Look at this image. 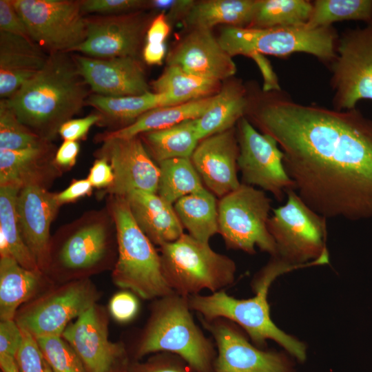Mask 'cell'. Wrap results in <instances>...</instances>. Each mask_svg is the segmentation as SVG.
Returning <instances> with one entry per match:
<instances>
[{
  "label": "cell",
  "mask_w": 372,
  "mask_h": 372,
  "mask_svg": "<svg viewBox=\"0 0 372 372\" xmlns=\"http://www.w3.org/2000/svg\"><path fill=\"white\" fill-rule=\"evenodd\" d=\"M284 154L294 190L326 218L372 220V118L294 101L282 89L262 91L247 113Z\"/></svg>",
  "instance_id": "cell-1"
},
{
  "label": "cell",
  "mask_w": 372,
  "mask_h": 372,
  "mask_svg": "<svg viewBox=\"0 0 372 372\" xmlns=\"http://www.w3.org/2000/svg\"><path fill=\"white\" fill-rule=\"evenodd\" d=\"M70 54H49L39 73L6 99L19 119L46 141L56 137L91 94Z\"/></svg>",
  "instance_id": "cell-2"
},
{
  "label": "cell",
  "mask_w": 372,
  "mask_h": 372,
  "mask_svg": "<svg viewBox=\"0 0 372 372\" xmlns=\"http://www.w3.org/2000/svg\"><path fill=\"white\" fill-rule=\"evenodd\" d=\"M329 262V258L326 254L302 265L291 264L273 256L253 280L254 297L238 299L221 290L209 295L199 293L189 296V304L192 311L203 320L227 319L244 329L256 346L262 347L267 340H272L298 360L304 362L307 358L305 345L278 328L271 318L267 300L269 289L272 282L285 273Z\"/></svg>",
  "instance_id": "cell-3"
},
{
  "label": "cell",
  "mask_w": 372,
  "mask_h": 372,
  "mask_svg": "<svg viewBox=\"0 0 372 372\" xmlns=\"http://www.w3.org/2000/svg\"><path fill=\"white\" fill-rule=\"evenodd\" d=\"M139 339L136 355L168 352L185 360L196 372H214L215 343L196 324L188 297L174 291L157 298Z\"/></svg>",
  "instance_id": "cell-4"
},
{
  "label": "cell",
  "mask_w": 372,
  "mask_h": 372,
  "mask_svg": "<svg viewBox=\"0 0 372 372\" xmlns=\"http://www.w3.org/2000/svg\"><path fill=\"white\" fill-rule=\"evenodd\" d=\"M107 209L116 231L118 256L112 272L114 282L145 300L174 292L164 278L160 254L136 223L125 198L109 196Z\"/></svg>",
  "instance_id": "cell-5"
},
{
  "label": "cell",
  "mask_w": 372,
  "mask_h": 372,
  "mask_svg": "<svg viewBox=\"0 0 372 372\" xmlns=\"http://www.w3.org/2000/svg\"><path fill=\"white\" fill-rule=\"evenodd\" d=\"M338 37L332 25L318 28H309L306 25L271 28L226 26L218 40L231 56L287 57L304 52L316 56L329 67L337 55Z\"/></svg>",
  "instance_id": "cell-6"
},
{
  "label": "cell",
  "mask_w": 372,
  "mask_h": 372,
  "mask_svg": "<svg viewBox=\"0 0 372 372\" xmlns=\"http://www.w3.org/2000/svg\"><path fill=\"white\" fill-rule=\"evenodd\" d=\"M160 256L167 285L184 297L224 290L235 280L236 262L189 234L160 247Z\"/></svg>",
  "instance_id": "cell-7"
},
{
  "label": "cell",
  "mask_w": 372,
  "mask_h": 372,
  "mask_svg": "<svg viewBox=\"0 0 372 372\" xmlns=\"http://www.w3.org/2000/svg\"><path fill=\"white\" fill-rule=\"evenodd\" d=\"M271 200L254 187L241 183L218 202V234L229 249L253 254L256 247L276 256V242L267 223Z\"/></svg>",
  "instance_id": "cell-8"
},
{
  "label": "cell",
  "mask_w": 372,
  "mask_h": 372,
  "mask_svg": "<svg viewBox=\"0 0 372 372\" xmlns=\"http://www.w3.org/2000/svg\"><path fill=\"white\" fill-rule=\"evenodd\" d=\"M287 203L273 209L267 227L277 249L276 256L293 265L310 262L327 250V218L311 209L294 189Z\"/></svg>",
  "instance_id": "cell-9"
},
{
  "label": "cell",
  "mask_w": 372,
  "mask_h": 372,
  "mask_svg": "<svg viewBox=\"0 0 372 372\" xmlns=\"http://www.w3.org/2000/svg\"><path fill=\"white\" fill-rule=\"evenodd\" d=\"M32 41L48 54L67 52L87 37L81 0H13Z\"/></svg>",
  "instance_id": "cell-10"
},
{
  "label": "cell",
  "mask_w": 372,
  "mask_h": 372,
  "mask_svg": "<svg viewBox=\"0 0 372 372\" xmlns=\"http://www.w3.org/2000/svg\"><path fill=\"white\" fill-rule=\"evenodd\" d=\"M336 53L329 66L333 108L348 110L362 99L372 101V21L342 32Z\"/></svg>",
  "instance_id": "cell-11"
},
{
  "label": "cell",
  "mask_w": 372,
  "mask_h": 372,
  "mask_svg": "<svg viewBox=\"0 0 372 372\" xmlns=\"http://www.w3.org/2000/svg\"><path fill=\"white\" fill-rule=\"evenodd\" d=\"M115 223L107 209L92 210L59 229L55 265L70 271H83L101 265L110 254ZM50 268V267H49Z\"/></svg>",
  "instance_id": "cell-12"
},
{
  "label": "cell",
  "mask_w": 372,
  "mask_h": 372,
  "mask_svg": "<svg viewBox=\"0 0 372 372\" xmlns=\"http://www.w3.org/2000/svg\"><path fill=\"white\" fill-rule=\"evenodd\" d=\"M237 124L238 168L242 183L258 186L282 201L287 190L294 189V183L285 168L284 154L278 143L257 131L245 116Z\"/></svg>",
  "instance_id": "cell-13"
},
{
  "label": "cell",
  "mask_w": 372,
  "mask_h": 372,
  "mask_svg": "<svg viewBox=\"0 0 372 372\" xmlns=\"http://www.w3.org/2000/svg\"><path fill=\"white\" fill-rule=\"evenodd\" d=\"M96 298L90 281L72 282L31 304L16 322L35 338L62 336L69 322L95 305Z\"/></svg>",
  "instance_id": "cell-14"
},
{
  "label": "cell",
  "mask_w": 372,
  "mask_h": 372,
  "mask_svg": "<svg viewBox=\"0 0 372 372\" xmlns=\"http://www.w3.org/2000/svg\"><path fill=\"white\" fill-rule=\"evenodd\" d=\"M200 319L216 348L214 372H296L285 355L253 345L234 322Z\"/></svg>",
  "instance_id": "cell-15"
},
{
  "label": "cell",
  "mask_w": 372,
  "mask_h": 372,
  "mask_svg": "<svg viewBox=\"0 0 372 372\" xmlns=\"http://www.w3.org/2000/svg\"><path fill=\"white\" fill-rule=\"evenodd\" d=\"M97 158H105L114 174L112 184L105 189L109 196L125 197L134 190L157 193L160 170L141 137L103 140Z\"/></svg>",
  "instance_id": "cell-16"
},
{
  "label": "cell",
  "mask_w": 372,
  "mask_h": 372,
  "mask_svg": "<svg viewBox=\"0 0 372 372\" xmlns=\"http://www.w3.org/2000/svg\"><path fill=\"white\" fill-rule=\"evenodd\" d=\"M147 19L142 11L87 16L86 39L72 52L100 59L136 57L149 27Z\"/></svg>",
  "instance_id": "cell-17"
},
{
  "label": "cell",
  "mask_w": 372,
  "mask_h": 372,
  "mask_svg": "<svg viewBox=\"0 0 372 372\" xmlns=\"http://www.w3.org/2000/svg\"><path fill=\"white\" fill-rule=\"evenodd\" d=\"M72 55L79 74L94 94L120 97L149 91L144 69L137 57L100 59Z\"/></svg>",
  "instance_id": "cell-18"
},
{
  "label": "cell",
  "mask_w": 372,
  "mask_h": 372,
  "mask_svg": "<svg viewBox=\"0 0 372 372\" xmlns=\"http://www.w3.org/2000/svg\"><path fill=\"white\" fill-rule=\"evenodd\" d=\"M238 154L234 127L200 141L190 159L205 187L221 198L241 185L237 174Z\"/></svg>",
  "instance_id": "cell-19"
},
{
  "label": "cell",
  "mask_w": 372,
  "mask_h": 372,
  "mask_svg": "<svg viewBox=\"0 0 372 372\" xmlns=\"http://www.w3.org/2000/svg\"><path fill=\"white\" fill-rule=\"evenodd\" d=\"M60 207L56 193L42 187H24L17 195V211L21 235L42 272L49 269L50 225Z\"/></svg>",
  "instance_id": "cell-20"
},
{
  "label": "cell",
  "mask_w": 372,
  "mask_h": 372,
  "mask_svg": "<svg viewBox=\"0 0 372 372\" xmlns=\"http://www.w3.org/2000/svg\"><path fill=\"white\" fill-rule=\"evenodd\" d=\"M167 65L197 76L220 81L235 74L236 66L211 30L194 28L172 50Z\"/></svg>",
  "instance_id": "cell-21"
},
{
  "label": "cell",
  "mask_w": 372,
  "mask_h": 372,
  "mask_svg": "<svg viewBox=\"0 0 372 372\" xmlns=\"http://www.w3.org/2000/svg\"><path fill=\"white\" fill-rule=\"evenodd\" d=\"M62 336L79 356L87 372H110L125 353L123 345L108 339L107 326L95 305L70 324Z\"/></svg>",
  "instance_id": "cell-22"
},
{
  "label": "cell",
  "mask_w": 372,
  "mask_h": 372,
  "mask_svg": "<svg viewBox=\"0 0 372 372\" xmlns=\"http://www.w3.org/2000/svg\"><path fill=\"white\" fill-rule=\"evenodd\" d=\"M56 152L50 141L21 149H0V187L48 189L61 173L55 163Z\"/></svg>",
  "instance_id": "cell-23"
},
{
  "label": "cell",
  "mask_w": 372,
  "mask_h": 372,
  "mask_svg": "<svg viewBox=\"0 0 372 372\" xmlns=\"http://www.w3.org/2000/svg\"><path fill=\"white\" fill-rule=\"evenodd\" d=\"M49 54L34 42L0 31V97L8 99L45 66Z\"/></svg>",
  "instance_id": "cell-24"
},
{
  "label": "cell",
  "mask_w": 372,
  "mask_h": 372,
  "mask_svg": "<svg viewBox=\"0 0 372 372\" xmlns=\"http://www.w3.org/2000/svg\"><path fill=\"white\" fill-rule=\"evenodd\" d=\"M124 198L136 223L154 245L161 247L184 234L174 205L157 193L134 190Z\"/></svg>",
  "instance_id": "cell-25"
},
{
  "label": "cell",
  "mask_w": 372,
  "mask_h": 372,
  "mask_svg": "<svg viewBox=\"0 0 372 372\" xmlns=\"http://www.w3.org/2000/svg\"><path fill=\"white\" fill-rule=\"evenodd\" d=\"M214 95L185 103L154 108L136 119L132 123L96 136L101 142L111 138H132L142 134L167 128L183 121L201 116L213 101Z\"/></svg>",
  "instance_id": "cell-26"
},
{
  "label": "cell",
  "mask_w": 372,
  "mask_h": 372,
  "mask_svg": "<svg viewBox=\"0 0 372 372\" xmlns=\"http://www.w3.org/2000/svg\"><path fill=\"white\" fill-rule=\"evenodd\" d=\"M247 89L238 82H231L214 95L211 105L196 119L199 141L232 127L245 116L248 107Z\"/></svg>",
  "instance_id": "cell-27"
},
{
  "label": "cell",
  "mask_w": 372,
  "mask_h": 372,
  "mask_svg": "<svg viewBox=\"0 0 372 372\" xmlns=\"http://www.w3.org/2000/svg\"><path fill=\"white\" fill-rule=\"evenodd\" d=\"M41 271L22 267L12 256L0 258V318L14 320L17 308L41 287Z\"/></svg>",
  "instance_id": "cell-28"
},
{
  "label": "cell",
  "mask_w": 372,
  "mask_h": 372,
  "mask_svg": "<svg viewBox=\"0 0 372 372\" xmlns=\"http://www.w3.org/2000/svg\"><path fill=\"white\" fill-rule=\"evenodd\" d=\"M86 105L93 107L100 114L99 124H123V127L145 112L158 107L169 106V104L166 94L149 91L141 95L120 97L92 93L89 96Z\"/></svg>",
  "instance_id": "cell-29"
},
{
  "label": "cell",
  "mask_w": 372,
  "mask_h": 372,
  "mask_svg": "<svg viewBox=\"0 0 372 372\" xmlns=\"http://www.w3.org/2000/svg\"><path fill=\"white\" fill-rule=\"evenodd\" d=\"M256 0H209L194 3L185 16L193 29H208L218 24L248 28L253 19Z\"/></svg>",
  "instance_id": "cell-30"
},
{
  "label": "cell",
  "mask_w": 372,
  "mask_h": 372,
  "mask_svg": "<svg viewBox=\"0 0 372 372\" xmlns=\"http://www.w3.org/2000/svg\"><path fill=\"white\" fill-rule=\"evenodd\" d=\"M196 119L187 120L139 136L157 164L169 159L190 158L200 141L196 132Z\"/></svg>",
  "instance_id": "cell-31"
},
{
  "label": "cell",
  "mask_w": 372,
  "mask_h": 372,
  "mask_svg": "<svg viewBox=\"0 0 372 372\" xmlns=\"http://www.w3.org/2000/svg\"><path fill=\"white\" fill-rule=\"evenodd\" d=\"M174 207L182 225L193 238L209 242L218 233V202L207 188L178 199Z\"/></svg>",
  "instance_id": "cell-32"
},
{
  "label": "cell",
  "mask_w": 372,
  "mask_h": 372,
  "mask_svg": "<svg viewBox=\"0 0 372 372\" xmlns=\"http://www.w3.org/2000/svg\"><path fill=\"white\" fill-rule=\"evenodd\" d=\"M154 92L165 94L169 105L214 96L220 91V81L189 74L177 65H167L151 83Z\"/></svg>",
  "instance_id": "cell-33"
},
{
  "label": "cell",
  "mask_w": 372,
  "mask_h": 372,
  "mask_svg": "<svg viewBox=\"0 0 372 372\" xmlns=\"http://www.w3.org/2000/svg\"><path fill=\"white\" fill-rule=\"evenodd\" d=\"M158 165L160 176L157 194L170 204L206 188L190 158L169 159Z\"/></svg>",
  "instance_id": "cell-34"
},
{
  "label": "cell",
  "mask_w": 372,
  "mask_h": 372,
  "mask_svg": "<svg viewBox=\"0 0 372 372\" xmlns=\"http://www.w3.org/2000/svg\"><path fill=\"white\" fill-rule=\"evenodd\" d=\"M313 1L307 0H256L250 28H271L305 25Z\"/></svg>",
  "instance_id": "cell-35"
},
{
  "label": "cell",
  "mask_w": 372,
  "mask_h": 372,
  "mask_svg": "<svg viewBox=\"0 0 372 372\" xmlns=\"http://www.w3.org/2000/svg\"><path fill=\"white\" fill-rule=\"evenodd\" d=\"M20 189L0 187V231L5 236L12 256L24 268L41 271L25 245L19 227L17 198Z\"/></svg>",
  "instance_id": "cell-36"
},
{
  "label": "cell",
  "mask_w": 372,
  "mask_h": 372,
  "mask_svg": "<svg viewBox=\"0 0 372 372\" xmlns=\"http://www.w3.org/2000/svg\"><path fill=\"white\" fill-rule=\"evenodd\" d=\"M343 21H372V0H316L305 25L318 28Z\"/></svg>",
  "instance_id": "cell-37"
},
{
  "label": "cell",
  "mask_w": 372,
  "mask_h": 372,
  "mask_svg": "<svg viewBox=\"0 0 372 372\" xmlns=\"http://www.w3.org/2000/svg\"><path fill=\"white\" fill-rule=\"evenodd\" d=\"M43 141H46L19 119L6 99H1L0 149H21L39 145Z\"/></svg>",
  "instance_id": "cell-38"
},
{
  "label": "cell",
  "mask_w": 372,
  "mask_h": 372,
  "mask_svg": "<svg viewBox=\"0 0 372 372\" xmlns=\"http://www.w3.org/2000/svg\"><path fill=\"white\" fill-rule=\"evenodd\" d=\"M36 339L52 372H86L79 356L61 336Z\"/></svg>",
  "instance_id": "cell-39"
},
{
  "label": "cell",
  "mask_w": 372,
  "mask_h": 372,
  "mask_svg": "<svg viewBox=\"0 0 372 372\" xmlns=\"http://www.w3.org/2000/svg\"><path fill=\"white\" fill-rule=\"evenodd\" d=\"M21 329L23 341L15 357L19 372H48L50 367L37 339L27 331Z\"/></svg>",
  "instance_id": "cell-40"
},
{
  "label": "cell",
  "mask_w": 372,
  "mask_h": 372,
  "mask_svg": "<svg viewBox=\"0 0 372 372\" xmlns=\"http://www.w3.org/2000/svg\"><path fill=\"white\" fill-rule=\"evenodd\" d=\"M85 14L114 15L142 11L149 8V1L143 0H81Z\"/></svg>",
  "instance_id": "cell-41"
},
{
  "label": "cell",
  "mask_w": 372,
  "mask_h": 372,
  "mask_svg": "<svg viewBox=\"0 0 372 372\" xmlns=\"http://www.w3.org/2000/svg\"><path fill=\"white\" fill-rule=\"evenodd\" d=\"M0 31L33 42L23 20L14 7L13 0H0Z\"/></svg>",
  "instance_id": "cell-42"
},
{
  "label": "cell",
  "mask_w": 372,
  "mask_h": 372,
  "mask_svg": "<svg viewBox=\"0 0 372 372\" xmlns=\"http://www.w3.org/2000/svg\"><path fill=\"white\" fill-rule=\"evenodd\" d=\"M23 341L21 328L14 320H1L0 355L15 358Z\"/></svg>",
  "instance_id": "cell-43"
},
{
  "label": "cell",
  "mask_w": 372,
  "mask_h": 372,
  "mask_svg": "<svg viewBox=\"0 0 372 372\" xmlns=\"http://www.w3.org/2000/svg\"><path fill=\"white\" fill-rule=\"evenodd\" d=\"M139 308L137 298L130 292L121 291L115 294L110 302V311L119 322H127L137 314Z\"/></svg>",
  "instance_id": "cell-44"
},
{
  "label": "cell",
  "mask_w": 372,
  "mask_h": 372,
  "mask_svg": "<svg viewBox=\"0 0 372 372\" xmlns=\"http://www.w3.org/2000/svg\"><path fill=\"white\" fill-rule=\"evenodd\" d=\"M101 116L96 112L80 118H72L60 127L59 135L64 141H78L84 138L92 126L99 124Z\"/></svg>",
  "instance_id": "cell-45"
},
{
  "label": "cell",
  "mask_w": 372,
  "mask_h": 372,
  "mask_svg": "<svg viewBox=\"0 0 372 372\" xmlns=\"http://www.w3.org/2000/svg\"><path fill=\"white\" fill-rule=\"evenodd\" d=\"M161 353L153 361L139 366L138 372H196L179 356Z\"/></svg>",
  "instance_id": "cell-46"
},
{
  "label": "cell",
  "mask_w": 372,
  "mask_h": 372,
  "mask_svg": "<svg viewBox=\"0 0 372 372\" xmlns=\"http://www.w3.org/2000/svg\"><path fill=\"white\" fill-rule=\"evenodd\" d=\"M87 179L93 187H109L113 183L114 174L111 165L103 158H98L91 167Z\"/></svg>",
  "instance_id": "cell-47"
},
{
  "label": "cell",
  "mask_w": 372,
  "mask_h": 372,
  "mask_svg": "<svg viewBox=\"0 0 372 372\" xmlns=\"http://www.w3.org/2000/svg\"><path fill=\"white\" fill-rule=\"evenodd\" d=\"M92 189L93 187L87 178L74 180L66 189L59 193H56V198L58 203L61 206L90 195Z\"/></svg>",
  "instance_id": "cell-48"
},
{
  "label": "cell",
  "mask_w": 372,
  "mask_h": 372,
  "mask_svg": "<svg viewBox=\"0 0 372 372\" xmlns=\"http://www.w3.org/2000/svg\"><path fill=\"white\" fill-rule=\"evenodd\" d=\"M195 1L190 0H153L149 1V8L167 12L168 19H174L178 16H185Z\"/></svg>",
  "instance_id": "cell-49"
},
{
  "label": "cell",
  "mask_w": 372,
  "mask_h": 372,
  "mask_svg": "<svg viewBox=\"0 0 372 372\" xmlns=\"http://www.w3.org/2000/svg\"><path fill=\"white\" fill-rule=\"evenodd\" d=\"M79 150L78 141H63L55 154L56 165L61 169L71 168L76 163Z\"/></svg>",
  "instance_id": "cell-50"
},
{
  "label": "cell",
  "mask_w": 372,
  "mask_h": 372,
  "mask_svg": "<svg viewBox=\"0 0 372 372\" xmlns=\"http://www.w3.org/2000/svg\"><path fill=\"white\" fill-rule=\"evenodd\" d=\"M169 25L165 13L157 15L149 24L146 32L147 43L161 44L169 32Z\"/></svg>",
  "instance_id": "cell-51"
},
{
  "label": "cell",
  "mask_w": 372,
  "mask_h": 372,
  "mask_svg": "<svg viewBox=\"0 0 372 372\" xmlns=\"http://www.w3.org/2000/svg\"><path fill=\"white\" fill-rule=\"evenodd\" d=\"M142 55L147 64L161 65L165 56V45L164 43H146L143 48Z\"/></svg>",
  "instance_id": "cell-52"
},
{
  "label": "cell",
  "mask_w": 372,
  "mask_h": 372,
  "mask_svg": "<svg viewBox=\"0 0 372 372\" xmlns=\"http://www.w3.org/2000/svg\"><path fill=\"white\" fill-rule=\"evenodd\" d=\"M0 366L3 372H19L14 358L0 355Z\"/></svg>",
  "instance_id": "cell-53"
},
{
  "label": "cell",
  "mask_w": 372,
  "mask_h": 372,
  "mask_svg": "<svg viewBox=\"0 0 372 372\" xmlns=\"http://www.w3.org/2000/svg\"><path fill=\"white\" fill-rule=\"evenodd\" d=\"M49 367H50V366H49ZM48 372H52L50 368L49 369Z\"/></svg>",
  "instance_id": "cell-54"
}]
</instances>
